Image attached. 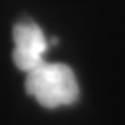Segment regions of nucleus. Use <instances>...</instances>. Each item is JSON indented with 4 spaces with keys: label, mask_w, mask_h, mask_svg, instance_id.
Here are the masks:
<instances>
[{
    "label": "nucleus",
    "mask_w": 125,
    "mask_h": 125,
    "mask_svg": "<svg viewBox=\"0 0 125 125\" xmlns=\"http://www.w3.org/2000/svg\"><path fill=\"white\" fill-rule=\"evenodd\" d=\"M12 38H14V51H12V59L21 71L28 73L43 62V56L47 52V38L43 35L42 28L30 21H19L12 28Z\"/></svg>",
    "instance_id": "f03ea898"
},
{
    "label": "nucleus",
    "mask_w": 125,
    "mask_h": 125,
    "mask_svg": "<svg viewBox=\"0 0 125 125\" xmlns=\"http://www.w3.org/2000/svg\"><path fill=\"white\" fill-rule=\"evenodd\" d=\"M24 89L38 101V104L49 109L73 104L80 96L73 70L62 62L43 61L30 70L26 73Z\"/></svg>",
    "instance_id": "f257e3e1"
}]
</instances>
